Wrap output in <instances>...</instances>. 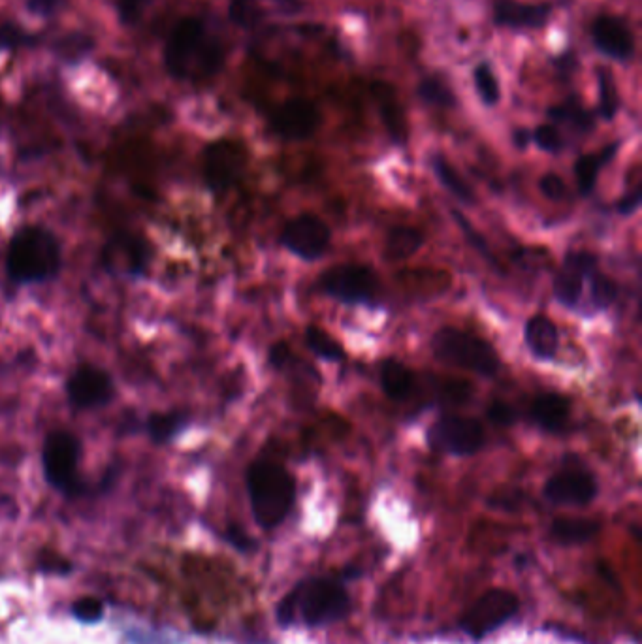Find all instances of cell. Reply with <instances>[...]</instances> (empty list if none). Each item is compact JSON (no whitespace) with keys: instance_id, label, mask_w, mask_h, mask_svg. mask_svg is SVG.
<instances>
[{"instance_id":"obj_31","label":"cell","mask_w":642,"mask_h":644,"mask_svg":"<svg viewBox=\"0 0 642 644\" xmlns=\"http://www.w3.org/2000/svg\"><path fill=\"white\" fill-rule=\"evenodd\" d=\"M597 87H599V113L605 121H612L618 112V91L614 80L607 70H601L597 76Z\"/></svg>"},{"instance_id":"obj_11","label":"cell","mask_w":642,"mask_h":644,"mask_svg":"<svg viewBox=\"0 0 642 644\" xmlns=\"http://www.w3.org/2000/svg\"><path fill=\"white\" fill-rule=\"evenodd\" d=\"M330 228L317 215H300L281 232V245L304 260L321 258L330 245Z\"/></svg>"},{"instance_id":"obj_12","label":"cell","mask_w":642,"mask_h":644,"mask_svg":"<svg viewBox=\"0 0 642 644\" xmlns=\"http://www.w3.org/2000/svg\"><path fill=\"white\" fill-rule=\"evenodd\" d=\"M321 125V113L304 98H292L279 106L272 115V129L285 140H305Z\"/></svg>"},{"instance_id":"obj_17","label":"cell","mask_w":642,"mask_h":644,"mask_svg":"<svg viewBox=\"0 0 642 644\" xmlns=\"http://www.w3.org/2000/svg\"><path fill=\"white\" fill-rule=\"evenodd\" d=\"M102 260L113 274L140 275L147 264V247L138 236L117 234L106 243Z\"/></svg>"},{"instance_id":"obj_5","label":"cell","mask_w":642,"mask_h":644,"mask_svg":"<svg viewBox=\"0 0 642 644\" xmlns=\"http://www.w3.org/2000/svg\"><path fill=\"white\" fill-rule=\"evenodd\" d=\"M83 443L68 430H53L46 435L42 447V469L51 488L66 496H78L85 484L81 481L80 464Z\"/></svg>"},{"instance_id":"obj_7","label":"cell","mask_w":642,"mask_h":644,"mask_svg":"<svg viewBox=\"0 0 642 644\" xmlns=\"http://www.w3.org/2000/svg\"><path fill=\"white\" fill-rule=\"evenodd\" d=\"M321 289L330 298L347 306H375L381 285L370 268L360 264H341L321 275Z\"/></svg>"},{"instance_id":"obj_19","label":"cell","mask_w":642,"mask_h":644,"mask_svg":"<svg viewBox=\"0 0 642 644\" xmlns=\"http://www.w3.org/2000/svg\"><path fill=\"white\" fill-rule=\"evenodd\" d=\"M530 413L531 419L546 432H560L571 415V403L565 396L548 392L533 400Z\"/></svg>"},{"instance_id":"obj_36","label":"cell","mask_w":642,"mask_h":644,"mask_svg":"<svg viewBox=\"0 0 642 644\" xmlns=\"http://www.w3.org/2000/svg\"><path fill=\"white\" fill-rule=\"evenodd\" d=\"M533 140L546 153H560L563 149L562 134L552 125H541L533 132Z\"/></svg>"},{"instance_id":"obj_6","label":"cell","mask_w":642,"mask_h":644,"mask_svg":"<svg viewBox=\"0 0 642 644\" xmlns=\"http://www.w3.org/2000/svg\"><path fill=\"white\" fill-rule=\"evenodd\" d=\"M432 349L437 360L462 370L494 377L499 371L496 349L484 339L475 338L456 328H441L432 339Z\"/></svg>"},{"instance_id":"obj_20","label":"cell","mask_w":642,"mask_h":644,"mask_svg":"<svg viewBox=\"0 0 642 644\" xmlns=\"http://www.w3.org/2000/svg\"><path fill=\"white\" fill-rule=\"evenodd\" d=\"M524 338L531 353L539 360H550L558 353V345H560L558 328L545 315H535L526 322Z\"/></svg>"},{"instance_id":"obj_2","label":"cell","mask_w":642,"mask_h":644,"mask_svg":"<svg viewBox=\"0 0 642 644\" xmlns=\"http://www.w3.org/2000/svg\"><path fill=\"white\" fill-rule=\"evenodd\" d=\"M164 59L170 74L176 78H187L191 74L211 76L223 65V49L219 42L206 36L202 21L189 17L177 23Z\"/></svg>"},{"instance_id":"obj_13","label":"cell","mask_w":642,"mask_h":644,"mask_svg":"<svg viewBox=\"0 0 642 644\" xmlns=\"http://www.w3.org/2000/svg\"><path fill=\"white\" fill-rule=\"evenodd\" d=\"M516 611H518V601L513 594L503 592V590H494V592L481 597L475 603V607L467 612L464 628L473 637H482V635L499 628L501 624H505Z\"/></svg>"},{"instance_id":"obj_3","label":"cell","mask_w":642,"mask_h":644,"mask_svg":"<svg viewBox=\"0 0 642 644\" xmlns=\"http://www.w3.org/2000/svg\"><path fill=\"white\" fill-rule=\"evenodd\" d=\"M247 492L258 526L272 530L289 515L296 484L285 467L255 462L247 469Z\"/></svg>"},{"instance_id":"obj_1","label":"cell","mask_w":642,"mask_h":644,"mask_svg":"<svg viewBox=\"0 0 642 644\" xmlns=\"http://www.w3.org/2000/svg\"><path fill=\"white\" fill-rule=\"evenodd\" d=\"M63 268L59 238L40 225L17 228L8 243L6 274L17 285H36L55 279Z\"/></svg>"},{"instance_id":"obj_27","label":"cell","mask_w":642,"mask_h":644,"mask_svg":"<svg viewBox=\"0 0 642 644\" xmlns=\"http://www.w3.org/2000/svg\"><path fill=\"white\" fill-rule=\"evenodd\" d=\"M599 532V524L588 518H560L552 524V533L562 543H584Z\"/></svg>"},{"instance_id":"obj_26","label":"cell","mask_w":642,"mask_h":644,"mask_svg":"<svg viewBox=\"0 0 642 644\" xmlns=\"http://www.w3.org/2000/svg\"><path fill=\"white\" fill-rule=\"evenodd\" d=\"M432 168H434L437 179L443 183V187L449 189L450 193L454 194L458 200H462L464 204H473L475 202V194L471 191V187L467 185L466 179L456 172V168L445 157L435 155L434 159H432Z\"/></svg>"},{"instance_id":"obj_30","label":"cell","mask_w":642,"mask_h":644,"mask_svg":"<svg viewBox=\"0 0 642 644\" xmlns=\"http://www.w3.org/2000/svg\"><path fill=\"white\" fill-rule=\"evenodd\" d=\"M418 97L428 104L441 106V108H452L456 104V97L450 91L449 85L439 78H428L418 85Z\"/></svg>"},{"instance_id":"obj_42","label":"cell","mask_w":642,"mask_h":644,"mask_svg":"<svg viewBox=\"0 0 642 644\" xmlns=\"http://www.w3.org/2000/svg\"><path fill=\"white\" fill-rule=\"evenodd\" d=\"M151 0H121V19L125 23H134L138 17L142 16L145 6Z\"/></svg>"},{"instance_id":"obj_9","label":"cell","mask_w":642,"mask_h":644,"mask_svg":"<svg viewBox=\"0 0 642 644\" xmlns=\"http://www.w3.org/2000/svg\"><path fill=\"white\" fill-rule=\"evenodd\" d=\"M247 164L243 145L232 140H217L204 151V181L209 191L225 193L241 178Z\"/></svg>"},{"instance_id":"obj_16","label":"cell","mask_w":642,"mask_h":644,"mask_svg":"<svg viewBox=\"0 0 642 644\" xmlns=\"http://www.w3.org/2000/svg\"><path fill=\"white\" fill-rule=\"evenodd\" d=\"M592 38H594L595 48L610 59L626 63L633 57L635 38L631 29L620 17H597L592 27Z\"/></svg>"},{"instance_id":"obj_35","label":"cell","mask_w":642,"mask_h":644,"mask_svg":"<svg viewBox=\"0 0 642 644\" xmlns=\"http://www.w3.org/2000/svg\"><path fill=\"white\" fill-rule=\"evenodd\" d=\"M452 217H454V221L458 223V226L464 230V234H466V238L471 242V245H473V247L481 253L482 257L486 258L494 268H498V260H496V257L492 255V251L488 249L486 242L482 240L481 234H479V232H475V230H473V226L469 225V221H467L466 217H464L462 213H458V211H452Z\"/></svg>"},{"instance_id":"obj_15","label":"cell","mask_w":642,"mask_h":644,"mask_svg":"<svg viewBox=\"0 0 642 644\" xmlns=\"http://www.w3.org/2000/svg\"><path fill=\"white\" fill-rule=\"evenodd\" d=\"M597 483L586 471H560L545 484V498L554 505L582 507L594 500Z\"/></svg>"},{"instance_id":"obj_23","label":"cell","mask_w":642,"mask_h":644,"mask_svg":"<svg viewBox=\"0 0 642 644\" xmlns=\"http://www.w3.org/2000/svg\"><path fill=\"white\" fill-rule=\"evenodd\" d=\"M373 95L379 102L381 115H383V121H385V127L390 132V136L396 142H405L407 127H405L402 108L398 106V100L394 97L392 89L385 83H377V85H373Z\"/></svg>"},{"instance_id":"obj_39","label":"cell","mask_w":642,"mask_h":644,"mask_svg":"<svg viewBox=\"0 0 642 644\" xmlns=\"http://www.w3.org/2000/svg\"><path fill=\"white\" fill-rule=\"evenodd\" d=\"M91 48V40L83 38L80 34H74L70 38H65L59 42V53L66 57V59H72V57H80L83 55L87 49Z\"/></svg>"},{"instance_id":"obj_32","label":"cell","mask_w":642,"mask_h":644,"mask_svg":"<svg viewBox=\"0 0 642 644\" xmlns=\"http://www.w3.org/2000/svg\"><path fill=\"white\" fill-rule=\"evenodd\" d=\"M590 287H592V302L595 307L607 309L616 300L618 287L607 275L594 272L590 275Z\"/></svg>"},{"instance_id":"obj_29","label":"cell","mask_w":642,"mask_h":644,"mask_svg":"<svg viewBox=\"0 0 642 644\" xmlns=\"http://www.w3.org/2000/svg\"><path fill=\"white\" fill-rule=\"evenodd\" d=\"M548 117L558 121V123H571L575 125L578 130H590L594 127V119L592 115L586 112L577 100H569L558 108H550L548 110Z\"/></svg>"},{"instance_id":"obj_44","label":"cell","mask_w":642,"mask_h":644,"mask_svg":"<svg viewBox=\"0 0 642 644\" xmlns=\"http://www.w3.org/2000/svg\"><path fill=\"white\" fill-rule=\"evenodd\" d=\"M639 206H641V187H637L633 193L627 194V196H624V198L620 200L618 211H620L622 215H631V213H635V211L639 210Z\"/></svg>"},{"instance_id":"obj_22","label":"cell","mask_w":642,"mask_h":644,"mask_svg":"<svg viewBox=\"0 0 642 644\" xmlns=\"http://www.w3.org/2000/svg\"><path fill=\"white\" fill-rule=\"evenodd\" d=\"M413 385H415V377L405 364L394 358L383 362L381 387L390 400H405L411 394Z\"/></svg>"},{"instance_id":"obj_8","label":"cell","mask_w":642,"mask_h":644,"mask_svg":"<svg viewBox=\"0 0 642 644\" xmlns=\"http://www.w3.org/2000/svg\"><path fill=\"white\" fill-rule=\"evenodd\" d=\"M65 394L76 411H95L113 402L115 383L112 375L100 366L81 364L68 375Z\"/></svg>"},{"instance_id":"obj_40","label":"cell","mask_w":642,"mask_h":644,"mask_svg":"<svg viewBox=\"0 0 642 644\" xmlns=\"http://www.w3.org/2000/svg\"><path fill=\"white\" fill-rule=\"evenodd\" d=\"M486 415H488V419L492 420L494 424H498V426H511V424H514V420H516V411H514L511 405L503 402L492 403L488 407Z\"/></svg>"},{"instance_id":"obj_43","label":"cell","mask_w":642,"mask_h":644,"mask_svg":"<svg viewBox=\"0 0 642 644\" xmlns=\"http://www.w3.org/2000/svg\"><path fill=\"white\" fill-rule=\"evenodd\" d=\"M290 356L292 355H290L289 345L285 341H279L270 349V364L275 368H285Z\"/></svg>"},{"instance_id":"obj_10","label":"cell","mask_w":642,"mask_h":644,"mask_svg":"<svg viewBox=\"0 0 642 644\" xmlns=\"http://www.w3.org/2000/svg\"><path fill=\"white\" fill-rule=\"evenodd\" d=\"M428 443L435 451L454 456H471L484 445V430L477 420L445 417L435 422L428 432Z\"/></svg>"},{"instance_id":"obj_28","label":"cell","mask_w":642,"mask_h":644,"mask_svg":"<svg viewBox=\"0 0 642 644\" xmlns=\"http://www.w3.org/2000/svg\"><path fill=\"white\" fill-rule=\"evenodd\" d=\"M305 343L313 351V355L319 356L322 360L341 362L345 358V351L338 341L315 324H309L305 328Z\"/></svg>"},{"instance_id":"obj_38","label":"cell","mask_w":642,"mask_h":644,"mask_svg":"<svg viewBox=\"0 0 642 644\" xmlns=\"http://www.w3.org/2000/svg\"><path fill=\"white\" fill-rule=\"evenodd\" d=\"M72 612L81 622L93 624V622H98L102 616V605L98 603L97 599H81L74 605Z\"/></svg>"},{"instance_id":"obj_24","label":"cell","mask_w":642,"mask_h":644,"mask_svg":"<svg viewBox=\"0 0 642 644\" xmlns=\"http://www.w3.org/2000/svg\"><path fill=\"white\" fill-rule=\"evenodd\" d=\"M424 243V234L417 228L396 226L386 236L385 257L390 262H398L413 257Z\"/></svg>"},{"instance_id":"obj_33","label":"cell","mask_w":642,"mask_h":644,"mask_svg":"<svg viewBox=\"0 0 642 644\" xmlns=\"http://www.w3.org/2000/svg\"><path fill=\"white\" fill-rule=\"evenodd\" d=\"M475 85H477V91L481 95L484 104L488 106H494L498 104L499 100V83L492 72V68L482 63V65L475 68Z\"/></svg>"},{"instance_id":"obj_4","label":"cell","mask_w":642,"mask_h":644,"mask_svg":"<svg viewBox=\"0 0 642 644\" xmlns=\"http://www.w3.org/2000/svg\"><path fill=\"white\" fill-rule=\"evenodd\" d=\"M349 611V596L345 588L330 579H315L305 582L287 597L279 609V618L302 620L305 626L319 628L332 624Z\"/></svg>"},{"instance_id":"obj_34","label":"cell","mask_w":642,"mask_h":644,"mask_svg":"<svg viewBox=\"0 0 642 644\" xmlns=\"http://www.w3.org/2000/svg\"><path fill=\"white\" fill-rule=\"evenodd\" d=\"M262 17L258 0H232L230 2V19L240 27H253Z\"/></svg>"},{"instance_id":"obj_18","label":"cell","mask_w":642,"mask_h":644,"mask_svg":"<svg viewBox=\"0 0 642 644\" xmlns=\"http://www.w3.org/2000/svg\"><path fill=\"white\" fill-rule=\"evenodd\" d=\"M548 17V4H522L514 0H498L494 4L496 23L511 29H539L545 25Z\"/></svg>"},{"instance_id":"obj_14","label":"cell","mask_w":642,"mask_h":644,"mask_svg":"<svg viewBox=\"0 0 642 644\" xmlns=\"http://www.w3.org/2000/svg\"><path fill=\"white\" fill-rule=\"evenodd\" d=\"M597 272V257L590 251H571L565 255L562 270L554 279V296L565 307H575L582 294L584 277Z\"/></svg>"},{"instance_id":"obj_41","label":"cell","mask_w":642,"mask_h":644,"mask_svg":"<svg viewBox=\"0 0 642 644\" xmlns=\"http://www.w3.org/2000/svg\"><path fill=\"white\" fill-rule=\"evenodd\" d=\"M27 38L16 25H2L0 27V49H12L25 44Z\"/></svg>"},{"instance_id":"obj_46","label":"cell","mask_w":642,"mask_h":644,"mask_svg":"<svg viewBox=\"0 0 642 644\" xmlns=\"http://www.w3.org/2000/svg\"><path fill=\"white\" fill-rule=\"evenodd\" d=\"M514 140H516V145H518V147H526V145H528V140H530V134H528L526 130H518V132H516V136H514Z\"/></svg>"},{"instance_id":"obj_21","label":"cell","mask_w":642,"mask_h":644,"mask_svg":"<svg viewBox=\"0 0 642 644\" xmlns=\"http://www.w3.org/2000/svg\"><path fill=\"white\" fill-rule=\"evenodd\" d=\"M189 426V417L183 411H162L151 413L145 420V434L155 445H166L174 441Z\"/></svg>"},{"instance_id":"obj_25","label":"cell","mask_w":642,"mask_h":644,"mask_svg":"<svg viewBox=\"0 0 642 644\" xmlns=\"http://www.w3.org/2000/svg\"><path fill=\"white\" fill-rule=\"evenodd\" d=\"M618 149V144L609 145L603 153L599 155H584L578 159L577 164H575V176H577V185L578 191L584 196L594 193L595 181H597V176H599V170L603 168V164L614 157Z\"/></svg>"},{"instance_id":"obj_37","label":"cell","mask_w":642,"mask_h":644,"mask_svg":"<svg viewBox=\"0 0 642 644\" xmlns=\"http://www.w3.org/2000/svg\"><path fill=\"white\" fill-rule=\"evenodd\" d=\"M539 189L541 193L545 194L548 200L552 202H558L562 200L565 193H567V187H565V181H563L558 174H545L541 181H539Z\"/></svg>"},{"instance_id":"obj_45","label":"cell","mask_w":642,"mask_h":644,"mask_svg":"<svg viewBox=\"0 0 642 644\" xmlns=\"http://www.w3.org/2000/svg\"><path fill=\"white\" fill-rule=\"evenodd\" d=\"M59 4L61 0H29V8L38 16H51Z\"/></svg>"}]
</instances>
